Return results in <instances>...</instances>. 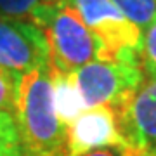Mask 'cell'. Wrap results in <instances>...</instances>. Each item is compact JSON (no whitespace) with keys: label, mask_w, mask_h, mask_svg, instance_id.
Returning <instances> with one entry per match:
<instances>
[{"label":"cell","mask_w":156,"mask_h":156,"mask_svg":"<svg viewBox=\"0 0 156 156\" xmlns=\"http://www.w3.org/2000/svg\"><path fill=\"white\" fill-rule=\"evenodd\" d=\"M50 80H52V94H54V106L57 116L66 127H69L89 108L85 104L83 95L71 73L50 69Z\"/></svg>","instance_id":"obj_8"},{"label":"cell","mask_w":156,"mask_h":156,"mask_svg":"<svg viewBox=\"0 0 156 156\" xmlns=\"http://www.w3.org/2000/svg\"><path fill=\"white\" fill-rule=\"evenodd\" d=\"M108 147L122 151L127 147L115 108H89L68 127L66 156H85L92 151Z\"/></svg>","instance_id":"obj_7"},{"label":"cell","mask_w":156,"mask_h":156,"mask_svg":"<svg viewBox=\"0 0 156 156\" xmlns=\"http://www.w3.org/2000/svg\"><path fill=\"white\" fill-rule=\"evenodd\" d=\"M49 45V66L54 71L73 73L97 59V44L82 17L66 0H61L40 24Z\"/></svg>","instance_id":"obj_3"},{"label":"cell","mask_w":156,"mask_h":156,"mask_svg":"<svg viewBox=\"0 0 156 156\" xmlns=\"http://www.w3.org/2000/svg\"><path fill=\"white\" fill-rule=\"evenodd\" d=\"M85 156H123V151L115 149V147H108V149L92 151V153H89V154H85Z\"/></svg>","instance_id":"obj_14"},{"label":"cell","mask_w":156,"mask_h":156,"mask_svg":"<svg viewBox=\"0 0 156 156\" xmlns=\"http://www.w3.org/2000/svg\"><path fill=\"white\" fill-rule=\"evenodd\" d=\"M78 12L97 44V59L106 62H140L142 30L113 0H66Z\"/></svg>","instance_id":"obj_2"},{"label":"cell","mask_w":156,"mask_h":156,"mask_svg":"<svg viewBox=\"0 0 156 156\" xmlns=\"http://www.w3.org/2000/svg\"><path fill=\"white\" fill-rule=\"evenodd\" d=\"M123 156H156V151H123Z\"/></svg>","instance_id":"obj_15"},{"label":"cell","mask_w":156,"mask_h":156,"mask_svg":"<svg viewBox=\"0 0 156 156\" xmlns=\"http://www.w3.org/2000/svg\"><path fill=\"white\" fill-rule=\"evenodd\" d=\"M140 66L144 73H156V19L142 30Z\"/></svg>","instance_id":"obj_12"},{"label":"cell","mask_w":156,"mask_h":156,"mask_svg":"<svg viewBox=\"0 0 156 156\" xmlns=\"http://www.w3.org/2000/svg\"><path fill=\"white\" fill-rule=\"evenodd\" d=\"M19 75L0 66V113H11L16 101V87Z\"/></svg>","instance_id":"obj_13"},{"label":"cell","mask_w":156,"mask_h":156,"mask_svg":"<svg viewBox=\"0 0 156 156\" xmlns=\"http://www.w3.org/2000/svg\"><path fill=\"white\" fill-rule=\"evenodd\" d=\"M12 118L26 156H66L68 127L54 106L50 66L19 75Z\"/></svg>","instance_id":"obj_1"},{"label":"cell","mask_w":156,"mask_h":156,"mask_svg":"<svg viewBox=\"0 0 156 156\" xmlns=\"http://www.w3.org/2000/svg\"><path fill=\"white\" fill-rule=\"evenodd\" d=\"M113 2L140 30L147 28L156 19V0H113Z\"/></svg>","instance_id":"obj_10"},{"label":"cell","mask_w":156,"mask_h":156,"mask_svg":"<svg viewBox=\"0 0 156 156\" xmlns=\"http://www.w3.org/2000/svg\"><path fill=\"white\" fill-rule=\"evenodd\" d=\"M0 156H26L11 113H0Z\"/></svg>","instance_id":"obj_11"},{"label":"cell","mask_w":156,"mask_h":156,"mask_svg":"<svg viewBox=\"0 0 156 156\" xmlns=\"http://www.w3.org/2000/svg\"><path fill=\"white\" fill-rule=\"evenodd\" d=\"M116 115L127 144L123 151H156V73H144L139 89Z\"/></svg>","instance_id":"obj_6"},{"label":"cell","mask_w":156,"mask_h":156,"mask_svg":"<svg viewBox=\"0 0 156 156\" xmlns=\"http://www.w3.org/2000/svg\"><path fill=\"white\" fill-rule=\"evenodd\" d=\"M71 75L87 108L111 106L116 111L134 95L144 80L140 62L92 61Z\"/></svg>","instance_id":"obj_4"},{"label":"cell","mask_w":156,"mask_h":156,"mask_svg":"<svg viewBox=\"0 0 156 156\" xmlns=\"http://www.w3.org/2000/svg\"><path fill=\"white\" fill-rule=\"evenodd\" d=\"M59 2L61 0H0V16L24 19L40 28Z\"/></svg>","instance_id":"obj_9"},{"label":"cell","mask_w":156,"mask_h":156,"mask_svg":"<svg viewBox=\"0 0 156 156\" xmlns=\"http://www.w3.org/2000/svg\"><path fill=\"white\" fill-rule=\"evenodd\" d=\"M0 66L16 75L49 66L45 33L30 21L0 16Z\"/></svg>","instance_id":"obj_5"}]
</instances>
